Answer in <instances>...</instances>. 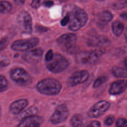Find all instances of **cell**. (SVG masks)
<instances>
[{
    "label": "cell",
    "mask_w": 127,
    "mask_h": 127,
    "mask_svg": "<svg viewBox=\"0 0 127 127\" xmlns=\"http://www.w3.org/2000/svg\"><path fill=\"white\" fill-rule=\"evenodd\" d=\"M67 14L69 17L68 28L72 31L80 29L85 25L88 20V16L85 11L77 6L74 7Z\"/></svg>",
    "instance_id": "cell-1"
},
{
    "label": "cell",
    "mask_w": 127,
    "mask_h": 127,
    "mask_svg": "<svg viewBox=\"0 0 127 127\" xmlns=\"http://www.w3.org/2000/svg\"><path fill=\"white\" fill-rule=\"evenodd\" d=\"M36 89L39 92L46 95L58 94L62 89V85L59 80L53 78L43 79L38 82Z\"/></svg>",
    "instance_id": "cell-2"
},
{
    "label": "cell",
    "mask_w": 127,
    "mask_h": 127,
    "mask_svg": "<svg viewBox=\"0 0 127 127\" xmlns=\"http://www.w3.org/2000/svg\"><path fill=\"white\" fill-rule=\"evenodd\" d=\"M47 69L53 73H59L65 70L68 66L67 59L59 53L53 54L52 58L46 62Z\"/></svg>",
    "instance_id": "cell-3"
},
{
    "label": "cell",
    "mask_w": 127,
    "mask_h": 127,
    "mask_svg": "<svg viewBox=\"0 0 127 127\" xmlns=\"http://www.w3.org/2000/svg\"><path fill=\"white\" fill-rule=\"evenodd\" d=\"M76 35L72 33H65L61 35L57 40L60 48L67 53H72L76 48Z\"/></svg>",
    "instance_id": "cell-4"
},
{
    "label": "cell",
    "mask_w": 127,
    "mask_h": 127,
    "mask_svg": "<svg viewBox=\"0 0 127 127\" xmlns=\"http://www.w3.org/2000/svg\"><path fill=\"white\" fill-rule=\"evenodd\" d=\"M104 50L99 49L90 51H84L79 53L76 57V60L78 63L88 64L95 63L99 58L104 54Z\"/></svg>",
    "instance_id": "cell-5"
},
{
    "label": "cell",
    "mask_w": 127,
    "mask_h": 127,
    "mask_svg": "<svg viewBox=\"0 0 127 127\" xmlns=\"http://www.w3.org/2000/svg\"><path fill=\"white\" fill-rule=\"evenodd\" d=\"M12 79L21 86H26L31 82V77L23 68L17 67L13 69L10 72Z\"/></svg>",
    "instance_id": "cell-6"
},
{
    "label": "cell",
    "mask_w": 127,
    "mask_h": 127,
    "mask_svg": "<svg viewBox=\"0 0 127 127\" xmlns=\"http://www.w3.org/2000/svg\"><path fill=\"white\" fill-rule=\"evenodd\" d=\"M17 23L21 30L26 34H31L32 31V18L26 11L20 12L17 17Z\"/></svg>",
    "instance_id": "cell-7"
},
{
    "label": "cell",
    "mask_w": 127,
    "mask_h": 127,
    "mask_svg": "<svg viewBox=\"0 0 127 127\" xmlns=\"http://www.w3.org/2000/svg\"><path fill=\"white\" fill-rule=\"evenodd\" d=\"M39 42V39L36 37L18 40L13 42L11 48L16 51H26L35 47Z\"/></svg>",
    "instance_id": "cell-8"
},
{
    "label": "cell",
    "mask_w": 127,
    "mask_h": 127,
    "mask_svg": "<svg viewBox=\"0 0 127 127\" xmlns=\"http://www.w3.org/2000/svg\"><path fill=\"white\" fill-rule=\"evenodd\" d=\"M110 103L105 100H101L94 104L88 110L87 115L91 118H97L104 114L109 109Z\"/></svg>",
    "instance_id": "cell-9"
},
{
    "label": "cell",
    "mask_w": 127,
    "mask_h": 127,
    "mask_svg": "<svg viewBox=\"0 0 127 127\" xmlns=\"http://www.w3.org/2000/svg\"><path fill=\"white\" fill-rule=\"evenodd\" d=\"M68 115V110L66 105L62 104L58 105L50 117V122L52 124L57 125L64 121Z\"/></svg>",
    "instance_id": "cell-10"
},
{
    "label": "cell",
    "mask_w": 127,
    "mask_h": 127,
    "mask_svg": "<svg viewBox=\"0 0 127 127\" xmlns=\"http://www.w3.org/2000/svg\"><path fill=\"white\" fill-rule=\"evenodd\" d=\"M89 77V73L86 70H81L74 72L67 80V85L68 87H73L78 84L85 82Z\"/></svg>",
    "instance_id": "cell-11"
},
{
    "label": "cell",
    "mask_w": 127,
    "mask_h": 127,
    "mask_svg": "<svg viewBox=\"0 0 127 127\" xmlns=\"http://www.w3.org/2000/svg\"><path fill=\"white\" fill-rule=\"evenodd\" d=\"M43 50L41 48H35L25 52L22 56L24 61L29 63H35L39 62L41 59Z\"/></svg>",
    "instance_id": "cell-12"
},
{
    "label": "cell",
    "mask_w": 127,
    "mask_h": 127,
    "mask_svg": "<svg viewBox=\"0 0 127 127\" xmlns=\"http://www.w3.org/2000/svg\"><path fill=\"white\" fill-rule=\"evenodd\" d=\"M43 122V118L36 115L25 118L21 120L18 127H37Z\"/></svg>",
    "instance_id": "cell-13"
},
{
    "label": "cell",
    "mask_w": 127,
    "mask_h": 127,
    "mask_svg": "<svg viewBox=\"0 0 127 127\" xmlns=\"http://www.w3.org/2000/svg\"><path fill=\"white\" fill-rule=\"evenodd\" d=\"M127 88L126 80L121 79L114 82L109 89V93L113 95H117L123 93Z\"/></svg>",
    "instance_id": "cell-14"
},
{
    "label": "cell",
    "mask_w": 127,
    "mask_h": 127,
    "mask_svg": "<svg viewBox=\"0 0 127 127\" xmlns=\"http://www.w3.org/2000/svg\"><path fill=\"white\" fill-rule=\"evenodd\" d=\"M87 44L91 47H104L109 44V41L103 36H94L87 40Z\"/></svg>",
    "instance_id": "cell-15"
},
{
    "label": "cell",
    "mask_w": 127,
    "mask_h": 127,
    "mask_svg": "<svg viewBox=\"0 0 127 127\" xmlns=\"http://www.w3.org/2000/svg\"><path fill=\"white\" fill-rule=\"evenodd\" d=\"M28 101L26 99H19L13 102L9 107L10 111L13 114H18L27 106Z\"/></svg>",
    "instance_id": "cell-16"
},
{
    "label": "cell",
    "mask_w": 127,
    "mask_h": 127,
    "mask_svg": "<svg viewBox=\"0 0 127 127\" xmlns=\"http://www.w3.org/2000/svg\"><path fill=\"white\" fill-rule=\"evenodd\" d=\"M112 29L113 33L117 37L120 36L123 33L124 29V24L119 21H115L113 22Z\"/></svg>",
    "instance_id": "cell-17"
},
{
    "label": "cell",
    "mask_w": 127,
    "mask_h": 127,
    "mask_svg": "<svg viewBox=\"0 0 127 127\" xmlns=\"http://www.w3.org/2000/svg\"><path fill=\"white\" fill-rule=\"evenodd\" d=\"M38 113V109L35 106H32L30 107L28 109H26V110L21 112L20 113L18 114V118L20 120H22L25 118L31 116H33V115H36Z\"/></svg>",
    "instance_id": "cell-18"
},
{
    "label": "cell",
    "mask_w": 127,
    "mask_h": 127,
    "mask_svg": "<svg viewBox=\"0 0 127 127\" xmlns=\"http://www.w3.org/2000/svg\"><path fill=\"white\" fill-rule=\"evenodd\" d=\"M112 72L113 75L117 78L127 77V70L125 68L115 66L112 68Z\"/></svg>",
    "instance_id": "cell-19"
},
{
    "label": "cell",
    "mask_w": 127,
    "mask_h": 127,
    "mask_svg": "<svg viewBox=\"0 0 127 127\" xmlns=\"http://www.w3.org/2000/svg\"><path fill=\"white\" fill-rule=\"evenodd\" d=\"M70 123L74 127H82L84 125V119L81 115L75 114L71 118Z\"/></svg>",
    "instance_id": "cell-20"
},
{
    "label": "cell",
    "mask_w": 127,
    "mask_h": 127,
    "mask_svg": "<svg viewBox=\"0 0 127 127\" xmlns=\"http://www.w3.org/2000/svg\"><path fill=\"white\" fill-rule=\"evenodd\" d=\"M113 18L112 14L108 10H105L98 15L99 20L103 23H108Z\"/></svg>",
    "instance_id": "cell-21"
},
{
    "label": "cell",
    "mask_w": 127,
    "mask_h": 127,
    "mask_svg": "<svg viewBox=\"0 0 127 127\" xmlns=\"http://www.w3.org/2000/svg\"><path fill=\"white\" fill-rule=\"evenodd\" d=\"M12 9L11 4L7 1H0V13H6L9 12Z\"/></svg>",
    "instance_id": "cell-22"
},
{
    "label": "cell",
    "mask_w": 127,
    "mask_h": 127,
    "mask_svg": "<svg viewBox=\"0 0 127 127\" xmlns=\"http://www.w3.org/2000/svg\"><path fill=\"white\" fill-rule=\"evenodd\" d=\"M107 80H108V77L107 76H100L95 80L93 84V87L94 88H98L101 85H102L103 83L106 82L107 81Z\"/></svg>",
    "instance_id": "cell-23"
},
{
    "label": "cell",
    "mask_w": 127,
    "mask_h": 127,
    "mask_svg": "<svg viewBox=\"0 0 127 127\" xmlns=\"http://www.w3.org/2000/svg\"><path fill=\"white\" fill-rule=\"evenodd\" d=\"M8 86V81L4 76L0 75V92L6 89Z\"/></svg>",
    "instance_id": "cell-24"
},
{
    "label": "cell",
    "mask_w": 127,
    "mask_h": 127,
    "mask_svg": "<svg viewBox=\"0 0 127 127\" xmlns=\"http://www.w3.org/2000/svg\"><path fill=\"white\" fill-rule=\"evenodd\" d=\"M47 0H32L31 3V6L35 9L38 8Z\"/></svg>",
    "instance_id": "cell-25"
},
{
    "label": "cell",
    "mask_w": 127,
    "mask_h": 127,
    "mask_svg": "<svg viewBox=\"0 0 127 127\" xmlns=\"http://www.w3.org/2000/svg\"><path fill=\"white\" fill-rule=\"evenodd\" d=\"M127 5V0H120L119 1L114 4V6L117 9H122Z\"/></svg>",
    "instance_id": "cell-26"
},
{
    "label": "cell",
    "mask_w": 127,
    "mask_h": 127,
    "mask_svg": "<svg viewBox=\"0 0 127 127\" xmlns=\"http://www.w3.org/2000/svg\"><path fill=\"white\" fill-rule=\"evenodd\" d=\"M116 127H126L127 126V121L126 119L125 118H119L116 122Z\"/></svg>",
    "instance_id": "cell-27"
},
{
    "label": "cell",
    "mask_w": 127,
    "mask_h": 127,
    "mask_svg": "<svg viewBox=\"0 0 127 127\" xmlns=\"http://www.w3.org/2000/svg\"><path fill=\"white\" fill-rule=\"evenodd\" d=\"M9 63V61L5 57H0V68L7 66Z\"/></svg>",
    "instance_id": "cell-28"
},
{
    "label": "cell",
    "mask_w": 127,
    "mask_h": 127,
    "mask_svg": "<svg viewBox=\"0 0 127 127\" xmlns=\"http://www.w3.org/2000/svg\"><path fill=\"white\" fill-rule=\"evenodd\" d=\"M115 118L113 116H108L105 120L104 124L105 125L109 126H111L115 122Z\"/></svg>",
    "instance_id": "cell-29"
},
{
    "label": "cell",
    "mask_w": 127,
    "mask_h": 127,
    "mask_svg": "<svg viewBox=\"0 0 127 127\" xmlns=\"http://www.w3.org/2000/svg\"><path fill=\"white\" fill-rule=\"evenodd\" d=\"M69 15L68 14H66L61 21V25L63 26H64L66 25L69 22Z\"/></svg>",
    "instance_id": "cell-30"
},
{
    "label": "cell",
    "mask_w": 127,
    "mask_h": 127,
    "mask_svg": "<svg viewBox=\"0 0 127 127\" xmlns=\"http://www.w3.org/2000/svg\"><path fill=\"white\" fill-rule=\"evenodd\" d=\"M53 51L52 50H49L47 52V53L45 55V60H46V61H50L53 57Z\"/></svg>",
    "instance_id": "cell-31"
},
{
    "label": "cell",
    "mask_w": 127,
    "mask_h": 127,
    "mask_svg": "<svg viewBox=\"0 0 127 127\" xmlns=\"http://www.w3.org/2000/svg\"><path fill=\"white\" fill-rule=\"evenodd\" d=\"M101 126V124L99 121H92L87 127H100Z\"/></svg>",
    "instance_id": "cell-32"
},
{
    "label": "cell",
    "mask_w": 127,
    "mask_h": 127,
    "mask_svg": "<svg viewBox=\"0 0 127 127\" xmlns=\"http://www.w3.org/2000/svg\"><path fill=\"white\" fill-rule=\"evenodd\" d=\"M7 44L6 39H2L0 40V50L3 48Z\"/></svg>",
    "instance_id": "cell-33"
},
{
    "label": "cell",
    "mask_w": 127,
    "mask_h": 127,
    "mask_svg": "<svg viewBox=\"0 0 127 127\" xmlns=\"http://www.w3.org/2000/svg\"><path fill=\"white\" fill-rule=\"evenodd\" d=\"M54 4V2L52 0H47L44 2V5L48 7H50Z\"/></svg>",
    "instance_id": "cell-34"
},
{
    "label": "cell",
    "mask_w": 127,
    "mask_h": 127,
    "mask_svg": "<svg viewBox=\"0 0 127 127\" xmlns=\"http://www.w3.org/2000/svg\"><path fill=\"white\" fill-rule=\"evenodd\" d=\"M15 2L19 3V4H23L24 3L25 0H13Z\"/></svg>",
    "instance_id": "cell-35"
},
{
    "label": "cell",
    "mask_w": 127,
    "mask_h": 127,
    "mask_svg": "<svg viewBox=\"0 0 127 127\" xmlns=\"http://www.w3.org/2000/svg\"><path fill=\"white\" fill-rule=\"evenodd\" d=\"M121 17L124 19V20H126L127 19V13L126 12H124L123 13H122V14L121 15Z\"/></svg>",
    "instance_id": "cell-36"
},
{
    "label": "cell",
    "mask_w": 127,
    "mask_h": 127,
    "mask_svg": "<svg viewBox=\"0 0 127 127\" xmlns=\"http://www.w3.org/2000/svg\"><path fill=\"white\" fill-rule=\"evenodd\" d=\"M58 1H60V2H65V1H66L67 0H57Z\"/></svg>",
    "instance_id": "cell-37"
},
{
    "label": "cell",
    "mask_w": 127,
    "mask_h": 127,
    "mask_svg": "<svg viewBox=\"0 0 127 127\" xmlns=\"http://www.w3.org/2000/svg\"><path fill=\"white\" fill-rule=\"evenodd\" d=\"M97 1H104L105 0H96Z\"/></svg>",
    "instance_id": "cell-38"
},
{
    "label": "cell",
    "mask_w": 127,
    "mask_h": 127,
    "mask_svg": "<svg viewBox=\"0 0 127 127\" xmlns=\"http://www.w3.org/2000/svg\"><path fill=\"white\" fill-rule=\"evenodd\" d=\"M0 115H1V108L0 107Z\"/></svg>",
    "instance_id": "cell-39"
}]
</instances>
